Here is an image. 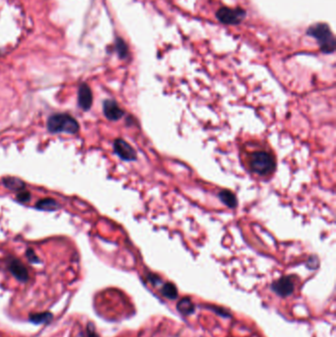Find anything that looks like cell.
<instances>
[{"instance_id":"cell-1","label":"cell","mask_w":336,"mask_h":337,"mask_svg":"<svg viewBox=\"0 0 336 337\" xmlns=\"http://www.w3.org/2000/svg\"><path fill=\"white\" fill-rule=\"evenodd\" d=\"M248 164L253 173L261 177L271 176L276 169L275 158L271 153L264 150L249 153Z\"/></svg>"},{"instance_id":"cell-2","label":"cell","mask_w":336,"mask_h":337,"mask_svg":"<svg viewBox=\"0 0 336 337\" xmlns=\"http://www.w3.org/2000/svg\"><path fill=\"white\" fill-rule=\"evenodd\" d=\"M308 35L314 38L319 49L324 53H332L335 51L336 42L328 25L317 23L308 29Z\"/></svg>"},{"instance_id":"cell-3","label":"cell","mask_w":336,"mask_h":337,"mask_svg":"<svg viewBox=\"0 0 336 337\" xmlns=\"http://www.w3.org/2000/svg\"><path fill=\"white\" fill-rule=\"evenodd\" d=\"M48 130L52 133L75 134L79 131L80 126L77 121L67 114H55L49 118L47 123Z\"/></svg>"},{"instance_id":"cell-4","label":"cell","mask_w":336,"mask_h":337,"mask_svg":"<svg viewBox=\"0 0 336 337\" xmlns=\"http://www.w3.org/2000/svg\"><path fill=\"white\" fill-rule=\"evenodd\" d=\"M217 19L223 23L228 25H234L241 23L246 17V11L242 8H230L223 7L217 11Z\"/></svg>"},{"instance_id":"cell-5","label":"cell","mask_w":336,"mask_h":337,"mask_svg":"<svg viewBox=\"0 0 336 337\" xmlns=\"http://www.w3.org/2000/svg\"><path fill=\"white\" fill-rule=\"evenodd\" d=\"M271 289L280 297H288L294 292L295 284L291 277L284 276L274 281L271 285Z\"/></svg>"},{"instance_id":"cell-6","label":"cell","mask_w":336,"mask_h":337,"mask_svg":"<svg viewBox=\"0 0 336 337\" xmlns=\"http://www.w3.org/2000/svg\"><path fill=\"white\" fill-rule=\"evenodd\" d=\"M103 111L104 117L110 122H117L121 120L125 115V111L114 100H105L103 102Z\"/></svg>"},{"instance_id":"cell-7","label":"cell","mask_w":336,"mask_h":337,"mask_svg":"<svg viewBox=\"0 0 336 337\" xmlns=\"http://www.w3.org/2000/svg\"><path fill=\"white\" fill-rule=\"evenodd\" d=\"M116 154L125 161H135L137 159L136 151L124 139H117L114 142Z\"/></svg>"},{"instance_id":"cell-8","label":"cell","mask_w":336,"mask_h":337,"mask_svg":"<svg viewBox=\"0 0 336 337\" xmlns=\"http://www.w3.org/2000/svg\"><path fill=\"white\" fill-rule=\"evenodd\" d=\"M8 269L11 274L20 282H27L29 280V272L26 266L17 259H11L8 261Z\"/></svg>"},{"instance_id":"cell-9","label":"cell","mask_w":336,"mask_h":337,"mask_svg":"<svg viewBox=\"0 0 336 337\" xmlns=\"http://www.w3.org/2000/svg\"><path fill=\"white\" fill-rule=\"evenodd\" d=\"M93 103V95L90 87L83 83L78 90V105L83 110H88L91 108Z\"/></svg>"},{"instance_id":"cell-10","label":"cell","mask_w":336,"mask_h":337,"mask_svg":"<svg viewBox=\"0 0 336 337\" xmlns=\"http://www.w3.org/2000/svg\"><path fill=\"white\" fill-rule=\"evenodd\" d=\"M2 182H3L5 187H7L8 189L13 190V191H22L26 187V183L22 180L15 178V177L3 178Z\"/></svg>"},{"instance_id":"cell-11","label":"cell","mask_w":336,"mask_h":337,"mask_svg":"<svg viewBox=\"0 0 336 337\" xmlns=\"http://www.w3.org/2000/svg\"><path fill=\"white\" fill-rule=\"evenodd\" d=\"M218 196L220 198V200L225 204L226 206H228L229 208H236L238 205V199L236 197V195L230 191V190H221L218 193Z\"/></svg>"},{"instance_id":"cell-12","label":"cell","mask_w":336,"mask_h":337,"mask_svg":"<svg viewBox=\"0 0 336 337\" xmlns=\"http://www.w3.org/2000/svg\"><path fill=\"white\" fill-rule=\"evenodd\" d=\"M36 208L43 211H54L59 208V204L52 198H45L37 202Z\"/></svg>"},{"instance_id":"cell-13","label":"cell","mask_w":336,"mask_h":337,"mask_svg":"<svg viewBox=\"0 0 336 337\" xmlns=\"http://www.w3.org/2000/svg\"><path fill=\"white\" fill-rule=\"evenodd\" d=\"M177 309L183 315H189L194 311V305L189 298H182L178 303Z\"/></svg>"},{"instance_id":"cell-14","label":"cell","mask_w":336,"mask_h":337,"mask_svg":"<svg viewBox=\"0 0 336 337\" xmlns=\"http://www.w3.org/2000/svg\"><path fill=\"white\" fill-rule=\"evenodd\" d=\"M52 317H53L52 313L49 311H45V312L31 314L29 319L31 322H34L35 324H40V323H49L52 319Z\"/></svg>"},{"instance_id":"cell-15","label":"cell","mask_w":336,"mask_h":337,"mask_svg":"<svg viewBox=\"0 0 336 337\" xmlns=\"http://www.w3.org/2000/svg\"><path fill=\"white\" fill-rule=\"evenodd\" d=\"M161 293L164 297L171 299V300L178 298V290H177V287L173 283L164 284V286L162 287Z\"/></svg>"},{"instance_id":"cell-16","label":"cell","mask_w":336,"mask_h":337,"mask_svg":"<svg viewBox=\"0 0 336 337\" xmlns=\"http://www.w3.org/2000/svg\"><path fill=\"white\" fill-rule=\"evenodd\" d=\"M116 47H117V51L119 52V55L121 57H126V55L128 53V48H127L126 44L122 40H118Z\"/></svg>"},{"instance_id":"cell-17","label":"cell","mask_w":336,"mask_h":337,"mask_svg":"<svg viewBox=\"0 0 336 337\" xmlns=\"http://www.w3.org/2000/svg\"><path fill=\"white\" fill-rule=\"evenodd\" d=\"M26 257L29 259L30 262L32 263H40V259L37 257V255L35 254V252L31 249H28L26 252Z\"/></svg>"},{"instance_id":"cell-18","label":"cell","mask_w":336,"mask_h":337,"mask_svg":"<svg viewBox=\"0 0 336 337\" xmlns=\"http://www.w3.org/2000/svg\"><path fill=\"white\" fill-rule=\"evenodd\" d=\"M17 199L20 202H28L31 199V193L27 190H22L17 194Z\"/></svg>"},{"instance_id":"cell-19","label":"cell","mask_w":336,"mask_h":337,"mask_svg":"<svg viewBox=\"0 0 336 337\" xmlns=\"http://www.w3.org/2000/svg\"><path fill=\"white\" fill-rule=\"evenodd\" d=\"M87 337H99V335L95 331L94 325L92 323H89L87 326Z\"/></svg>"},{"instance_id":"cell-20","label":"cell","mask_w":336,"mask_h":337,"mask_svg":"<svg viewBox=\"0 0 336 337\" xmlns=\"http://www.w3.org/2000/svg\"><path fill=\"white\" fill-rule=\"evenodd\" d=\"M148 278H149V280H150L153 284H156V285L159 284V283L161 282V279H160L157 275H154V274H150Z\"/></svg>"}]
</instances>
